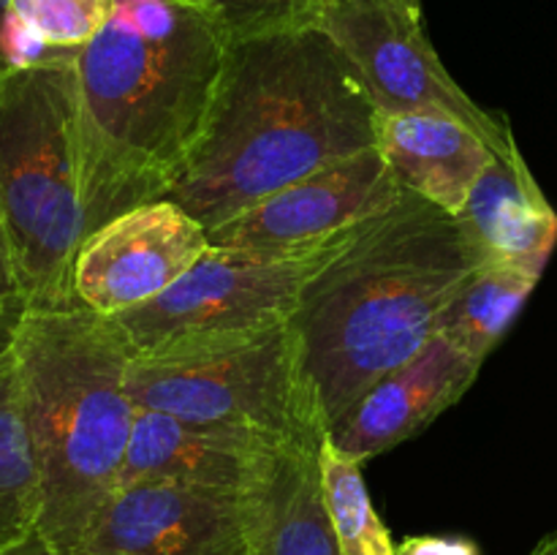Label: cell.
<instances>
[{
  "label": "cell",
  "instance_id": "obj_1",
  "mask_svg": "<svg viewBox=\"0 0 557 555\" xmlns=\"http://www.w3.org/2000/svg\"><path fill=\"white\" fill-rule=\"evenodd\" d=\"M232 36L194 0H117L76 52L85 237L163 199L207 128Z\"/></svg>",
  "mask_w": 557,
  "mask_h": 555
},
{
  "label": "cell",
  "instance_id": "obj_2",
  "mask_svg": "<svg viewBox=\"0 0 557 555\" xmlns=\"http://www.w3.org/2000/svg\"><path fill=\"white\" fill-rule=\"evenodd\" d=\"M379 107L315 22L234 38L207 128L163 199L207 229L375 147Z\"/></svg>",
  "mask_w": 557,
  "mask_h": 555
},
{
  "label": "cell",
  "instance_id": "obj_3",
  "mask_svg": "<svg viewBox=\"0 0 557 555\" xmlns=\"http://www.w3.org/2000/svg\"><path fill=\"white\" fill-rule=\"evenodd\" d=\"M479 264L460 221L406 190L315 272L288 324L330 430L428 346Z\"/></svg>",
  "mask_w": 557,
  "mask_h": 555
},
{
  "label": "cell",
  "instance_id": "obj_4",
  "mask_svg": "<svg viewBox=\"0 0 557 555\" xmlns=\"http://www.w3.org/2000/svg\"><path fill=\"white\" fill-rule=\"evenodd\" d=\"M14 362L41 471L36 533L74 555L123 479L139 414L134 348L114 319L71 303L27 308Z\"/></svg>",
  "mask_w": 557,
  "mask_h": 555
},
{
  "label": "cell",
  "instance_id": "obj_5",
  "mask_svg": "<svg viewBox=\"0 0 557 555\" xmlns=\"http://www.w3.org/2000/svg\"><path fill=\"white\" fill-rule=\"evenodd\" d=\"M74 58L0 74V226L27 308L76 303L85 196Z\"/></svg>",
  "mask_w": 557,
  "mask_h": 555
},
{
  "label": "cell",
  "instance_id": "obj_6",
  "mask_svg": "<svg viewBox=\"0 0 557 555\" xmlns=\"http://www.w3.org/2000/svg\"><path fill=\"white\" fill-rule=\"evenodd\" d=\"M131 392L141 408L283 446H321L330 433L288 321L136 351Z\"/></svg>",
  "mask_w": 557,
  "mask_h": 555
},
{
  "label": "cell",
  "instance_id": "obj_7",
  "mask_svg": "<svg viewBox=\"0 0 557 555\" xmlns=\"http://www.w3.org/2000/svg\"><path fill=\"white\" fill-rule=\"evenodd\" d=\"M351 237L313 254H264L210 245L169 292L114 316V324L128 337L134 354L169 343L286 324L305 286Z\"/></svg>",
  "mask_w": 557,
  "mask_h": 555
},
{
  "label": "cell",
  "instance_id": "obj_8",
  "mask_svg": "<svg viewBox=\"0 0 557 555\" xmlns=\"http://www.w3.org/2000/svg\"><path fill=\"white\" fill-rule=\"evenodd\" d=\"M315 25L346 52L379 112H435L476 131L493 150L517 145L446 71L424 33L419 0H326Z\"/></svg>",
  "mask_w": 557,
  "mask_h": 555
},
{
  "label": "cell",
  "instance_id": "obj_9",
  "mask_svg": "<svg viewBox=\"0 0 557 555\" xmlns=\"http://www.w3.org/2000/svg\"><path fill=\"white\" fill-rule=\"evenodd\" d=\"M406 196L379 147L319 169L210 232L221 248L313 254L351 237Z\"/></svg>",
  "mask_w": 557,
  "mask_h": 555
},
{
  "label": "cell",
  "instance_id": "obj_10",
  "mask_svg": "<svg viewBox=\"0 0 557 555\" xmlns=\"http://www.w3.org/2000/svg\"><path fill=\"white\" fill-rule=\"evenodd\" d=\"M210 232L172 199L131 207L87 234L74 259V299L123 316L161 297L210 250Z\"/></svg>",
  "mask_w": 557,
  "mask_h": 555
},
{
  "label": "cell",
  "instance_id": "obj_11",
  "mask_svg": "<svg viewBox=\"0 0 557 555\" xmlns=\"http://www.w3.org/2000/svg\"><path fill=\"white\" fill-rule=\"evenodd\" d=\"M253 493L141 479L120 484L74 555H253Z\"/></svg>",
  "mask_w": 557,
  "mask_h": 555
},
{
  "label": "cell",
  "instance_id": "obj_12",
  "mask_svg": "<svg viewBox=\"0 0 557 555\" xmlns=\"http://www.w3.org/2000/svg\"><path fill=\"white\" fill-rule=\"evenodd\" d=\"M482 362L435 332L408 362L381 375L335 424L330 435L351 460L368 462L422 433L476 381Z\"/></svg>",
  "mask_w": 557,
  "mask_h": 555
},
{
  "label": "cell",
  "instance_id": "obj_13",
  "mask_svg": "<svg viewBox=\"0 0 557 555\" xmlns=\"http://www.w3.org/2000/svg\"><path fill=\"white\" fill-rule=\"evenodd\" d=\"M288 446L215 424H196L141 408L125 455L120 484L141 479L253 493Z\"/></svg>",
  "mask_w": 557,
  "mask_h": 555
},
{
  "label": "cell",
  "instance_id": "obj_14",
  "mask_svg": "<svg viewBox=\"0 0 557 555\" xmlns=\"http://www.w3.org/2000/svg\"><path fill=\"white\" fill-rule=\"evenodd\" d=\"M455 218L482 264H509L544 275L557 245V212L517 145L493 152Z\"/></svg>",
  "mask_w": 557,
  "mask_h": 555
},
{
  "label": "cell",
  "instance_id": "obj_15",
  "mask_svg": "<svg viewBox=\"0 0 557 555\" xmlns=\"http://www.w3.org/2000/svg\"><path fill=\"white\" fill-rule=\"evenodd\" d=\"M375 147L408 194L457 215L493 147L466 123L435 112H379Z\"/></svg>",
  "mask_w": 557,
  "mask_h": 555
},
{
  "label": "cell",
  "instance_id": "obj_16",
  "mask_svg": "<svg viewBox=\"0 0 557 555\" xmlns=\"http://www.w3.org/2000/svg\"><path fill=\"white\" fill-rule=\"evenodd\" d=\"M319 449H283L253 490V555H343L324 504Z\"/></svg>",
  "mask_w": 557,
  "mask_h": 555
},
{
  "label": "cell",
  "instance_id": "obj_17",
  "mask_svg": "<svg viewBox=\"0 0 557 555\" xmlns=\"http://www.w3.org/2000/svg\"><path fill=\"white\" fill-rule=\"evenodd\" d=\"M542 281L509 264H479L446 305L438 335L484 365Z\"/></svg>",
  "mask_w": 557,
  "mask_h": 555
},
{
  "label": "cell",
  "instance_id": "obj_18",
  "mask_svg": "<svg viewBox=\"0 0 557 555\" xmlns=\"http://www.w3.org/2000/svg\"><path fill=\"white\" fill-rule=\"evenodd\" d=\"M41 471L27 428L14 351L0 362V553L36 533Z\"/></svg>",
  "mask_w": 557,
  "mask_h": 555
},
{
  "label": "cell",
  "instance_id": "obj_19",
  "mask_svg": "<svg viewBox=\"0 0 557 555\" xmlns=\"http://www.w3.org/2000/svg\"><path fill=\"white\" fill-rule=\"evenodd\" d=\"M321 488L330 511L332 531L343 555H395L389 531L375 511L362 477V462L351 460L341 446L326 439L319 449Z\"/></svg>",
  "mask_w": 557,
  "mask_h": 555
},
{
  "label": "cell",
  "instance_id": "obj_20",
  "mask_svg": "<svg viewBox=\"0 0 557 555\" xmlns=\"http://www.w3.org/2000/svg\"><path fill=\"white\" fill-rule=\"evenodd\" d=\"M117 0H11V22L54 52H79L103 30Z\"/></svg>",
  "mask_w": 557,
  "mask_h": 555
},
{
  "label": "cell",
  "instance_id": "obj_21",
  "mask_svg": "<svg viewBox=\"0 0 557 555\" xmlns=\"http://www.w3.org/2000/svg\"><path fill=\"white\" fill-rule=\"evenodd\" d=\"M194 3L210 11L234 41V38L315 22L326 0H194Z\"/></svg>",
  "mask_w": 557,
  "mask_h": 555
},
{
  "label": "cell",
  "instance_id": "obj_22",
  "mask_svg": "<svg viewBox=\"0 0 557 555\" xmlns=\"http://www.w3.org/2000/svg\"><path fill=\"white\" fill-rule=\"evenodd\" d=\"M395 555H479L471 539L460 536H408L395 547Z\"/></svg>",
  "mask_w": 557,
  "mask_h": 555
},
{
  "label": "cell",
  "instance_id": "obj_23",
  "mask_svg": "<svg viewBox=\"0 0 557 555\" xmlns=\"http://www.w3.org/2000/svg\"><path fill=\"white\" fill-rule=\"evenodd\" d=\"M27 313L25 299H14V303L0 305V362L14 351L16 332H20L22 319Z\"/></svg>",
  "mask_w": 557,
  "mask_h": 555
},
{
  "label": "cell",
  "instance_id": "obj_24",
  "mask_svg": "<svg viewBox=\"0 0 557 555\" xmlns=\"http://www.w3.org/2000/svg\"><path fill=\"white\" fill-rule=\"evenodd\" d=\"M14 299H22V292H20V283H16L9 243H5L3 226H0V305L14 303Z\"/></svg>",
  "mask_w": 557,
  "mask_h": 555
},
{
  "label": "cell",
  "instance_id": "obj_25",
  "mask_svg": "<svg viewBox=\"0 0 557 555\" xmlns=\"http://www.w3.org/2000/svg\"><path fill=\"white\" fill-rule=\"evenodd\" d=\"M0 555H58V553H54V550L49 547V544L44 542V539L38 536V533H33L30 539H25V542L14 544V547L3 550V553H0Z\"/></svg>",
  "mask_w": 557,
  "mask_h": 555
},
{
  "label": "cell",
  "instance_id": "obj_26",
  "mask_svg": "<svg viewBox=\"0 0 557 555\" xmlns=\"http://www.w3.org/2000/svg\"><path fill=\"white\" fill-rule=\"evenodd\" d=\"M11 0H0V74L9 71L5 65V33H9V22H11Z\"/></svg>",
  "mask_w": 557,
  "mask_h": 555
},
{
  "label": "cell",
  "instance_id": "obj_27",
  "mask_svg": "<svg viewBox=\"0 0 557 555\" xmlns=\"http://www.w3.org/2000/svg\"><path fill=\"white\" fill-rule=\"evenodd\" d=\"M531 555H557V528L533 547Z\"/></svg>",
  "mask_w": 557,
  "mask_h": 555
}]
</instances>
